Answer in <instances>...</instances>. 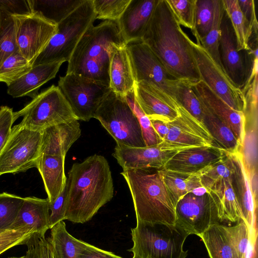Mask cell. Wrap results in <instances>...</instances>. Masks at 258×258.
Instances as JSON below:
<instances>
[{"instance_id":"1","label":"cell","mask_w":258,"mask_h":258,"mask_svg":"<svg viewBox=\"0 0 258 258\" xmlns=\"http://www.w3.org/2000/svg\"><path fill=\"white\" fill-rule=\"evenodd\" d=\"M191 41L166 0H158L141 42L176 78L197 82L201 77Z\"/></svg>"},{"instance_id":"2","label":"cell","mask_w":258,"mask_h":258,"mask_svg":"<svg viewBox=\"0 0 258 258\" xmlns=\"http://www.w3.org/2000/svg\"><path fill=\"white\" fill-rule=\"evenodd\" d=\"M65 220L84 223L92 219L114 194L111 172L101 155L73 164L66 183Z\"/></svg>"},{"instance_id":"3","label":"cell","mask_w":258,"mask_h":258,"mask_svg":"<svg viewBox=\"0 0 258 258\" xmlns=\"http://www.w3.org/2000/svg\"><path fill=\"white\" fill-rule=\"evenodd\" d=\"M120 174L130 189L137 221L175 225L176 203L159 170L126 169Z\"/></svg>"},{"instance_id":"4","label":"cell","mask_w":258,"mask_h":258,"mask_svg":"<svg viewBox=\"0 0 258 258\" xmlns=\"http://www.w3.org/2000/svg\"><path fill=\"white\" fill-rule=\"evenodd\" d=\"M127 45L116 22L104 21L90 26L68 61L66 74H74L109 85L108 49L112 44Z\"/></svg>"},{"instance_id":"5","label":"cell","mask_w":258,"mask_h":258,"mask_svg":"<svg viewBox=\"0 0 258 258\" xmlns=\"http://www.w3.org/2000/svg\"><path fill=\"white\" fill-rule=\"evenodd\" d=\"M133 247L128 251L136 258H186L183 245L189 234L177 225L137 221L131 229Z\"/></svg>"},{"instance_id":"6","label":"cell","mask_w":258,"mask_h":258,"mask_svg":"<svg viewBox=\"0 0 258 258\" xmlns=\"http://www.w3.org/2000/svg\"><path fill=\"white\" fill-rule=\"evenodd\" d=\"M96 19L93 1L85 0L57 24L56 33L32 67L55 61L68 62L82 36Z\"/></svg>"},{"instance_id":"7","label":"cell","mask_w":258,"mask_h":258,"mask_svg":"<svg viewBox=\"0 0 258 258\" xmlns=\"http://www.w3.org/2000/svg\"><path fill=\"white\" fill-rule=\"evenodd\" d=\"M94 118L100 121L116 145L131 147L146 146L138 120L124 96L111 90Z\"/></svg>"},{"instance_id":"8","label":"cell","mask_w":258,"mask_h":258,"mask_svg":"<svg viewBox=\"0 0 258 258\" xmlns=\"http://www.w3.org/2000/svg\"><path fill=\"white\" fill-rule=\"evenodd\" d=\"M14 116L15 120L23 117L21 125L38 131L77 119L60 90L54 85L38 94L20 110L14 112Z\"/></svg>"},{"instance_id":"9","label":"cell","mask_w":258,"mask_h":258,"mask_svg":"<svg viewBox=\"0 0 258 258\" xmlns=\"http://www.w3.org/2000/svg\"><path fill=\"white\" fill-rule=\"evenodd\" d=\"M42 131H33L19 123L12 128L0 153V176L36 167L40 156Z\"/></svg>"},{"instance_id":"10","label":"cell","mask_w":258,"mask_h":258,"mask_svg":"<svg viewBox=\"0 0 258 258\" xmlns=\"http://www.w3.org/2000/svg\"><path fill=\"white\" fill-rule=\"evenodd\" d=\"M60 90L78 120L94 118L100 104L111 91L109 85L74 74L59 78Z\"/></svg>"},{"instance_id":"11","label":"cell","mask_w":258,"mask_h":258,"mask_svg":"<svg viewBox=\"0 0 258 258\" xmlns=\"http://www.w3.org/2000/svg\"><path fill=\"white\" fill-rule=\"evenodd\" d=\"M135 83L143 82L175 101L178 80L142 42L126 45Z\"/></svg>"},{"instance_id":"12","label":"cell","mask_w":258,"mask_h":258,"mask_svg":"<svg viewBox=\"0 0 258 258\" xmlns=\"http://www.w3.org/2000/svg\"><path fill=\"white\" fill-rule=\"evenodd\" d=\"M12 16L19 52L32 66L56 33L57 25L36 11Z\"/></svg>"},{"instance_id":"13","label":"cell","mask_w":258,"mask_h":258,"mask_svg":"<svg viewBox=\"0 0 258 258\" xmlns=\"http://www.w3.org/2000/svg\"><path fill=\"white\" fill-rule=\"evenodd\" d=\"M191 44L201 80L231 108L244 112L245 101L242 90L232 83L200 43L191 40Z\"/></svg>"},{"instance_id":"14","label":"cell","mask_w":258,"mask_h":258,"mask_svg":"<svg viewBox=\"0 0 258 258\" xmlns=\"http://www.w3.org/2000/svg\"><path fill=\"white\" fill-rule=\"evenodd\" d=\"M177 117L167 122L169 132L159 143L162 149L180 151L197 147L217 146L203 123L179 103Z\"/></svg>"},{"instance_id":"15","label":"cell","mask_w":258,"mask_h":258,"mask_svg":"<svg viewBox=\"0 0 258 258\" xmlns=\"http://www.w3.org/2000/svg\"><path fill=\"white\" fill-rule=\"evenodd\" d=\"M175 224L189 235L198 236L212 225L219 223L216 207L210 195L189 192L176 204Z\"/></svg>"},{"instance_id":"16","label":"cell","mask_w":258,"mask_h":258,"mask_svg":"<svg viewBox=\"0 0 258 258\" xmlns=\"http://www.w3.org/2000/svg\"><path fill=\"white\" fill-rule=\"evenodd\" d=\"M219 50L223 70L232 83L241 90L251 73L252 63L246 51L243 56L242 51L238 50L235 34L225 10L221 23Z\"/></svg>"},{"instance_id":"17","label":"cell","mask_w":258,"mask_h":258,"mask_svg":"<svg viewBox=\"0 0 258 258\" xmlns=\"http://www.w3.org/2000/svg\"><path fill=\"white\" fill-rule=\"evenodd\" d=\"M231 154L234 164V171L231 176L233 188L241 210L243 221L249 229L251 239L256 242L257 199L253 194L241 153L239 151Z\"/></svg>"},{"instance_id":"18","label":"cell","mask_w":258,"mask_h":258,"mask_svg":"<svg viewBox=\"0 0 258 258\" xmlns=\"http://www.w3.org/2000/svg\"><path fill=\"white\" fill-rule=\"evenodd\" d=\"M178 152L162 149L159 144L143 147L117 145L112 156L123 170L126 169H163L167 162Z\"/></svg>"},{"instance_id":"19","label":"cell","mask_w":258,"mask_h":258,"mask_svg":"<svg viewBox=\"0 0 258 258\" xmlns=\"http://www.w3.org/2000/svg\"><path fill=\"white\" fill-rule=\"evenodd\" d=\"M134 91L137 103L150 120L169 122L177 117L178 103L173 99L143 82L135 83Z\"/></svg>"},{"instance_id":"20","label":"cell","mask_w":258,"mask_h":258,"mask_svg":"<svg viewBox=\"0 0 258 258\" xmlns=\"http://www.w3.org/2000/svg\"><path fill=\"white\" fill-rule=\"evenodd\" d=\"M192 89L204 105L232 130L242 147L246 127L244 113L231 108L201 80L193 82Z\"/></svg>"},{"instance_id":"21","label":"cell","mask_w":258,"mask_h":258,"mask_svg":"<svg viewBox=\"0 0 258 258\" xmlns=\"http://www.w3.org/2000/svg\"><path fill=\"white\" fill-rule=\"evenodd\" d=\"M158 0H131L116 22L126 44L141 42Z\"/></svg>"},{"instance_id":"22","label":"cell","mask_w":258,"mask_h":258,"mask_svg":"<svg viewBox=\"0 0 258 258\" xmlns=\"http://www.w3.org/2000/svg\"><path fill=\"white\" fill-rule=\"evenodd\" d=\"M228 152L217 146L201 147L180 151L166 163L164 169L182 173H196L226 157Z\"/></svg>"},{"instance_id":"23","label":"cell","mask_w":258,"mask_h":258,"mask_svg":"<svg viewBox=\"0 0 258 258\" xmlns=\"http://www.w3.org/2000/svg\"><path fill=\"white\" fill-rule=\"evenodd\" d=\"M81 134L77 119L48 126L42 130L40 155L66 157L72 145Z\"/></svg>"},{"instance_id":"24","label":"cell","mask_w":258,"mask_h":258,"mask_svg":"<svg viewBox=\"0 0 258 258\" xmlns=\"http://www.w3.org/2000/svg\"><path fill=\"white\" fill-rule=\"evenodd\" d=\"M108 51L110 88L124 96L134 89L135 83L126 45L112 44Z\"/></svg>"},{"instance_id":"25","label":"cell","mask_w":258,"mask_h":258,"mask_svg":"<svg viewBox=\"0 0 258 258\" xmlns=\"http://www.w3.org/2000/svg\"><path fill=\"white\" fill-rule=\"evenodd\" d=\"M48 199L35 197L24 198L23 203L10 229H29L45 235L49 229Z\"/></svg>"},{"instance_id":"26","label":"cell","mask_w":258,"mask_h":258,"mask_svg":"<svg viewBox=\"0 0 258 258\" xmlns=\"http://www.w3.org/2000/svg\"><path fill=\"white\" fill-rule=\"evenodd\" d=\"M62 63L55 61L33 66L28 73L8 86V94L14 98L27 96L34 98L41 86L55 77Z\"/></svg>"},{"instance_id":"27","label":"cell","mask_w":258,"mask_h":258,"mask_svg":"<svg viewBox=\"0 0 258 258\" xmlns=\"http://www.w3.org/2000/svg\"><path fill=\"white\" fill-rule=\"evenodd\" d=\"M65 157L42 154L37 160L36 168L42 177L49 203L54 202L66 186Z\"/></svg>"},{"instance_id":"28","label":"cell","mask_w":258,"mask_h":258,"mask_svg":"<svg viewBox=\"0 0 258 258\" xmlns=\"http://www.w3.org/2000/svg\"><path fill=\"white\" fill-rule=\"evenodd\" d=\"M207 192L213 200L220 222L232 223L243 221L241 210L233 188L231 176L223 179Z\"/></svg>"},{"instance_id":"29","label":"cell","mask_w":258,"mask_h":258,"mask_svg":"<svg viewBox=\"0 0 258 258\" xmlns=\"http://www.w3.org/2000/svg\"><path fill=\"white\" fill-rule=\"evenodd\" d=\"M199 236L210 258H239L226 226L220 223L212 225Z\"/></svg>"},{"instance_id":"30","label":"cell","mask_w":258,"mask_h":258,"mask_svg":"<svg viewBox=\"0 0 258 258\" xmlns=\"http://www.w3.org/2000/svg\"><path fill=\"white\" fill-rule=\"evenodd\" d=\"M201 103L203 109V122L216 145L230 153L240 151L241 144L232 130L212 113L201 101Z\"/></svg>"},{"instance_id":"31","label":"cell","mask_w":258,"mask_h":258,"mask_svg":"<svg viewBox=\"0 0 258 258\" xmlns=\"http://www.w3.org/2000/svg\"><path fill=\"white\" fill-rule=\"evenodd\" d=\"M50 229V236L47 239L60 258H80L88 243L71 235L67 230L63 221Z\"/></svg>"},{"instance_id":"32","label":"cell","mask_w":258,"mask_h":258,"mask_svg":"<svg viewBox=\"0 0 258 258\" xmlns=\"http://www.w3.org/2000/svg\"><path fill=\"white\" fill-rule=\"evenodd\" d=\"M159 172L176 204L186 194L203 188L196 173H182L164 168L159 170Z\"/></svg>"},{"instance_id":"33","label":"cell","mask_w":258,"mask_h":258,"mask_svg":"<svg viewBox=\"0 0 258 258\" xmlns=\"http://www.w3.org/2000/svg\"><path fill=\"white\" fill-rule=\"evenodd\" d=\"M85 0L30 1L32 11L40 12L46 19L57 25Z\"/></svg>"},{"instance_id":"34","label":"cell","mask_w":258,"mask_h":258,"mask_svg":"<svg viewBox=\"0 0 258 258\" xmlns=\"http://www.w3.org/2000/svg\"><path fill=\"white\" fill-rule=\"evenodd\" d=\"M234 164L231 153L222 160L197 172L202 186L207 191L224 179L231 176Z\"/></svg>"},{"instance_id":"35","label":"cell","mask_w":258,"mask_h":258,"mask_svg":"<svg viewBox=\"0 0 258 258\" xmlns=\"http://www.w3.org/2000/svg\"><path fill=\"white\" fill-rule=\"evenodd\" d=\"M233 29L239 51L248 49V41L252 33L248 29L237 0H222Z\"/></svg>"},{"instance_id":"36","label":"cell","mask_w":258,"mask_h":258,"mask_svg":"<svg viewBox=\"0 0 258 258\" xmlns=\"http://www.w3.org/2000/svg\"><path fill=\"white\" fill-rule=\"evenodd\" d=\"M224 11L222 1L214 0V18L212 25L207 35L200 43L214 61L223 70L219 46L221 23Z\"/></svg>"},{"instance_id":"37","label":"cell","mask_w":258,"mask_h":258,"mask_svg":"<svg viewBox=\"0 0 258 258\" xmlns=\"http://www.w3.org/2000/svg\"><path fill=\"white\" fill-rule=\"evenodd\" d=\"M239 258H256V244L250 236L249 229L243 221L233 226H226Z\"/></svg>"},{"instance_id":"38","label":"cell","mask_w":258,"mask_h":258,"mask_svg":"<svg viewBox=\"0 0 258 258\" xmlns=\"http://www.w3.org/2000/svg\"><path fill=\"white\" fill-rule=\"evenodd\" d=\"M193 82L186 80H178L175 98L190 114L203 123L202 104L192 89Z\"/></svg>"},{"instance_id":"39","label":"cell","mask_w":258,"mask_h":258,"mask_svg":"<svg viewBox=\"0 0 258 258\" xmlns=\"http://www.w3.org/2000/svg\"><path fill=\"white\" fill-rule=\"evenodd\" d=\"M12 14L5 11L0 22V67L10 55L19 52Z\"/></svg>"},{"instance_id":"40","label":"cell","mask_w":258,"mask_h":258,"mask_svg":"<svg viewBox=\"0 0 258 258\" xmlns=\"http://www.w3.org/2000/svg\"><path fill=\"white\" fill-rule=\"evenodd\" d=\"M214 18V0H197L195 26L192 31L200 43L210 31Z\"/></svg>"},{"instance_id":"41","label":"cell","mask_w":258,"mask_h":258,"mask_svg":"<svg viewBox=\"0 0 258 258\" xmlns=\"http://www.w3.org/2000/svg\"><path fill=\"white\" fill-rule=\"evenodd\" d=\"M32 68V64L19 52L8 57L0 67V82L8 86Z\"/></svg>"},{"instance_id":"42","label":"cell","mask_w":258,"mask_h":258,"mask_svg":"<svg viewBox=\"0 0 258 258\" xmlns=\"http://www.w3.org/2000/svg\"><path fill=\"white\" fill-rule=\"evenodd\" d=\"M124 97L138 120L146 146H154L160 143L161 141L154 130L150 119L136 100L134 89Z\"/></svg>"},{"instance_id":"43","label":"cell","mask_w":258,"mask_h":258,"mask_svg":"<svg viewBox=\"0 0 258 258\" xmlns=\"http://www.w3.org/2000/svg\"><path fill=\"white\" fill-rule=\"evenodd\" d=\"M23 201L24 198L14 195L0 194V230L10 229Z\"/></svg>"},{"instance_id":"44","label":"cell","mask_w":258,"mask_h":258,"mask_svg":"<svg viewBox=\"0 0 258 258\" xmlns=\"http://www.w3.org/2000/svg\"><path fill=\"white\" fill-rule=\"evenodd\" d=\"M96 19L116 22L131 0H92Z\"/></svg>"},{"instance_id":"45","label":"cell","mask_w":258,"mask_h":258,"mask_svg":"<svg viewBox=\"0 0 258 258\" xmlns=\"http://www.w3.org/2000/svg\"><path fill=\"white\" fill-rule=\"evenodd\" d=\"M25 245L27 246L26 258H60L45 235L34 232Z\"/></svg>"},{"instance_id":"46","label":"cell","mask_w":258,"mask_h":258,"mask_svg":"<svg viewBox=\"0 0 258 258\" xmlns=\"http://www.w3.org/2000/svg\"><path fill=\"white\" fill-rule=\"evenodd\" d=\"M176 19L181 26L192 32L195 26L197 0H166Z\"/></svg>"},{"instance_id":"47","label":"cell","mask_w":258,"mask_h":258,"mask_svg":"<svg viewBox=\"0 0 258 258\" xmlns=\"http://www.w3.org/2000/svg\"><path fill=\"white\" fill-rule=\"evenodd\" d=\"M34 232L29 229H9L0 233V255L12 247L25 244Z\"/></svg>"},{"instance_id":"48","label":"cell","mask_w":258,"mask_h":258,"mask_svg":"<svg viewBox=\"0 0 258 258\" xmlns=\"http://www.w3.org/2000/svg\"><path fill=\"white\" fill-rule=\"evenodd\" d=\"M13 109L7 106L0 107V153L5 145L16 121Z\"/></svg>"},{"instance_id":"49","label":"cell","mask_w":258,"mask_h":258,"mask_svg":"<svg viewBox=\"0 0 258 258\" xmlns=\"http://www.w3.org/2000/svg\"><path fill=\"white\" fill-rule=\"evenodd\" d=\"M66 187L63 189L57 199L49 203V229L60 221L65 220Z\"/></svg>"},{"instance_id":"50","label":"cell","mask_w":258,"mask_h":258,"mask_svg":"<svg viewBox=\"0 0 258 258\" xmlns=\"http://www.w3.org/2000/svg\"><path fill=\"white\" fill-rule=\"evenodd\" d=\"M237 1L247 27L252 33L254 30L257 29L254 1L253 0H237Z\"/></svg>"},{"instance_id":"51","label":"cell","mask_w":258,"mask_h":258,"mask_svg":"<svg viewBox=\"0 0 258 258\" xmlns=\"http://www.w3.org/2000/svg\"><path fill=\"white\" fill-rule=\"evenodd\" d=\"M80 258H123L112 252L99 248L87 243Z\"/></svg>"},{"instance_id":"52","label":"cell","mask_w":258,"mask_h":258,"mask_svg":"<svg viewBox=\"0 0 258 258\" xmlns=\"http://www.w3.org/2000/svg\"><path fill=\"white\" fill-rule=\"evenodd\" d=\"M150 120L154 130L162 142L169 132L167 122H164L158 120Z\"/></svg>"},{"instance_id":"53","label":"cell","mask_w":258,"mask_h":258,"mask_svg":"<svg viewBox=\"0 0 258 258\" xmlns=\"http://www.w3.org/2000/svg\"><path fill=\"white\" fill-rule=\"evenodd\" d=\"M6 11H9L13 14L12 1L0 0V22Z\"/></svg>"},{"instance_id":"54","label":"cell","mask_w":258,"mask_h":258,"mask_svg":"<svg viewBox=\"0 0 258 258\" xmlns=\"http://www.w3.org/2000/svg\"><path fill=\"white\" fill-rule=\"evenodd\" d=\"M8 258H26V257L25 255H22V256H18V257H17V256H12V257H8Z\"/></svg>"},{"instance_id":"55","label":"cell","mask_w":258,"mask_h":258,"mask_svg":"<svg viewBox=\"0 0 258 258\" xmlns=\"http://www.w3.org/2000/svg\"><path fill=\"white\" fill-rule=\"evenodd\" d=\"M5 231V230H0V233H2V232H4V231Z\"/></svg>"},{"instance_id":"56","label":"cell","mask_w":258,"mask_h":258,"mask_svg":"<svg viewBox=\"0 0 258 258\" xmlns=\"http://www.w3.org/2000/svg\"><path fill=\"white\" fill-rule=\"evenodd\" d=\"M132 258H136V257H134V256H133Z\"/></svg>"}]
</instances>
